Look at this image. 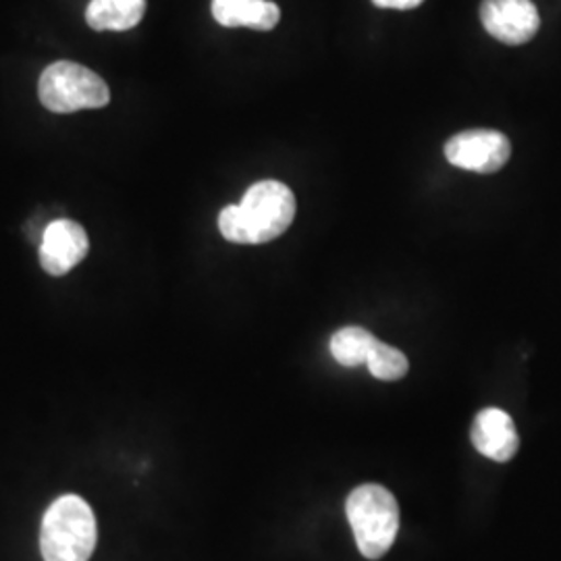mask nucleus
<instances>
[{"mask_svg": "<svg viewBox=\"0 0 561 561\" xmlns=\"http://www.w3.org/2000/svg\"><path fill=\"white\" fill-rule=\"evenodd\" d=\"M41 102L53 113L67 115L81 108H102L111 101V90L99 73L71 60H57L42 71Z\"/></svg>", "mask_w": 561, "mask_h": 561, "instance_id": "4", "label": "nucleus"}, {"mask_svg": "<svg viewBox=\"0 0 561 561\" xmlns=\"http://www.w3.org/2000/svg\"><path fill=\"white\" fill-rule=\"evenodd\" d=\"M366 366H368L370 375L379 381H398L401 377H405V373L410 368V362L398 347L377 341Z\"/></svg>", "mask_w": 561, "mask_h": 561, "instance_id": "12", "label": "nucleus"}, {"mask_svg": "<svg viewBox=\"0 0 561 561\" xmlns=\"http://www.w3.org/2000/svg\"><path fill=\"white\" fill-rule=\"evenodd\" d=\"M377 341L379 340L370 331L362 327H343L331 337L329 347L335 362H340L341 366L354 368L368 362Z\"/></svg>", "mask_w": 561, "mask_h": 561, "instance_id": "11", "label": "nucleus"}, {"mask_svg": "<svg viewBox=\"0 0 561 561\" xmlns=\"http://www.w3.org/2000/svg\"><path fill=\"white\" fill-rule=\"evenodd\" d=\"M510 154L512 144L507 136L493 129H468L445 144V159L449 164L482 175L503 169Z\"/></svg>", "mask_w": 561, "mask_h": 561, "instance_id": "5", "label": "nucleus"}, {"mask_svg": "<svg viewBox=\"0 0 561 561\" xmlns=\"http://www.w3.org/2000/svg\"><path fill=\"white\" fill-rule=\"evenodd\" d=\"M88 248H90V241L81 225L69 219L53 221L46 227L42 238V268L53 277L67 275L85 259Z\"/></svg>", "mask_w": 561, "mask_h": 561, "instance_id": "7", "label": "nucleus"}, {"mask_svg": "<svg viewBox=\"0 0 561 561\" xmlns=\"http://www.w3.org/2000/svg\"><path fill=\"white\" fill-rule=\"evenodd\" d=\"M213 18L222 27L271 32L279 23V7L271 0H213Z\"/></svg>", "mask_w": 561, "mask_h": 561, "instance_id": "9", "label": "nucleus"}, {"mask_svg": "<svg viewBox=\"0 0 561 561\" xmlns=\"http://www.w3.org/2000/svg\"><path fill=\"white\" fill-rule=\"evenodd\" d=\"M99 528L92 507L78 495H60L42 520L44 561H88L94 553Z\"/></svg>", "mask_w": 561, "mask_h": 561, "instance_id": "2", "label": "nucleus"}, {"mask_svg": "<svg viewBox=\"0 0 561 561\" xmlns=\"http://www.w3.org/2000/svg\"><path fill=\"white\" fill-rule=\"evenodd\" d=\"M345 514L366 560H379L396 542L400 507L393 493L381 484H362L354 489L345 502Z\"/></svg>", "mask_w": 561, "mask_h": 561, "instance_id": "3", "label": "nucleus"}, {"mask_svg": "<svg viewBox=\"0 0 561 561\" xmlns=\"http://www.w3.org/2000/svg\"><path fill=\"white\" fill-rule=\"evenodd\" d=\"M296 219V196L280 181H259L240 204L225 206L219 231L231 243H266L283 236Z\"/></svg>", "mask_w": 561, "mask_h": 561, "instance_id": "1", "label": "nucleus"}, {"mask_svg": "<svg viewBox=\"0 0 561 561\" xmlns=\"http://www.w3.org/2000/svg\"><path fill=\"white\" fill-rule=\"evenodd\" d=\"M481 21L495 41L510 46L533 41L541 25L533 0H482Z\"/></svg>", "mask_w": 561, "mask_h": 561, "instance_id": "6", "label": "nucleus"}, {"mask_svg": "<svg viewBox=\"0 0 561 561\" xmlns=\"http://www.w3.org/2000/svg\"><path fill=\"white\" fill-rule=\"evenodd\" d=\"M379 9H398V11H408L416 9L424 0H373Z\"/></svg>", "mask_w": 561, "mask_h": 561, "instance_id": "13", "label": "nucleus"}, {"mask_svg": "<svg viewBox=\"0 0 561 561\" xmlns=\"http://www.w3.org/2000/svg\"><path fill=\"white\" fill-rule=\"evenodd\" d=\"M146 13V0H90L85 21L96 32H127Z\"/></svg>", "mask_w": 561, "mask_h": 561, "instance_id": "10", "label": "nucleus"}, {"mask_svg": "<svg viewBox=\"0 0 561 561\" xmlns=\"http://www.w3.org/2000/svg\"><path fill=\"white\" fill-rule=\"evenodd\" d=\"M477 451L493 461H510L520 445L516 424L507 412L500 408H484L472 424L470 431Z\"/></svg>", "mask_w": 561, "mask_h": 561, "instance_id": "8", "label": "nucleus"}]
</instances>
